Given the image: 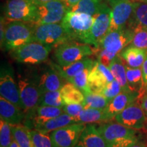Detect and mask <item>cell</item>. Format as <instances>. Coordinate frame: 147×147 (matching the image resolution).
<instances>
[{"label":"cell","instance_id":"6da1fadb","mask_svg":"<svg viewBox=\"0 0 147 147\" xmlns=\"http://www.w3.org/2000/svg\"><path fill=\"white\" fill-rule=\"evenodd\" d=\"M134 32L125 28L107 33L97 51V60L108 67L111 61L125 49L133 40Z\"/></svg>","mask_w":147,"mask_h":147},{"label":"cell","instance_id":"7a4b0ae2","mask_svg":"<svg viewBox=\"0 0 147 147\" xmlns=\"http://www.w3.org/2000/svg\"><path fill=\"white\" fill-rule=\"evenodd\" d=\"M107 145L112 147H129L140 140L138 130L117 122H108L97 127Z\"/></svg>","mask_w":147,"mask_h":147},{"label":"cell","instance_id":"3957f363","mask_svg":"<svg viewBox=\"0 0 147 147\" xmlns=\"http://www.w3.org/2000/svg\"><path fill=\"white\" fill-rule=\"evenodd\" d=\"M34 27L32 23L10 21L6 24L1 49L12 51L29 42H34Z\"/></svg>","mask_w":147,"mask_h":147},{"label":"cell","instance_id":"277c9868","mask_svg":"<svg viewBox=\"0 0 147 147\" xmlns=\"http://www.w3.org/2000/svg\"><path fill=\"white\" fill-rule=\"evenodd\" d=\"M93 20L89 14L67 11L61 24L71 40L86 44Z\"/></svg>","mask_w":147,"mask_h":147},{"label":"cell","instance_id":"5b68a950","mask_svg":"<svg viewBox=\"0 0 147 147\" xmlns=\"http://www.w3.org/2000/svg\"><path fill=\"white\" fill-rule=\"evenodd\" d=\"M17 84L25 113L38 106L41 93L32 71H18Z\"/></svg>","mask_w":147,"mask_h":147},{"label":"cell","instance_id":"8992f818","mask_svg":"<svg viewBox=\"0 0 147 147\" xmlns=\"http://www.w3.org/2000/svg\"><path fill=\"white\" fill-rule=\"evenodd\" d=\"M53 48L40 42H32L11 51L10 54L18 63L40 65L48 59Z\"/></svg>","mask_w":147,"mask_h":147},{"label":"cell","instance_id":"52a82bcc","mask_svg":"<svg viewBox=\"0 0 147 147\" xmlns=\"http://www.w3.org/2000/svg\"><path fill=\"white\" fill-rule=\"evenodd\" d=\"M93 54V50L89 45L70 40L56 47L55 57L61 66H67Z\"/></svg>","mask_w":147,"mask_h":147},{"label":"cell","instance_id":"ba28073f","mask_svg":"<svg viewBox=\"0 0 147 147\" xmlns=\"http://www.w3.org/2000/svg\"><path fill=\"white\" fill-rule=\"evenodd\" d=\"M38 5L32 0H8L4 6V17L8 21H23L34 25Z\"/></svg>","mask_w":147,"mask_h":147},{"label":"cell","instance_id":"9c48e42d","mask_svg":"<svg viewBox=\"0 0 147 147\" xmlns=\"http://www.w3.org/2000/svg\"><path fill=\"white\" fill-rule=\"evenodd\" d=\"M0 94L1 96L24 111L14 69L8 63H1L0 67Z\"/></svg>","mask_w":147,"mask_h":147},{"label":"cell","instance_id":"30bf717a","mask_svg":"<svg viewBox=\"0 0 147 147\" xmlns=\"http://www.w3.org/2000/svg\"><path fill=\"white\" fill-rule=\"evenodd\" d=\"M70 40L68 34L61 23L35 25L34 42L53 47Z\"/></svg>","mask_w":147,"mask_h":147},{"label":"cell","instance_id":"8fae6325","mask_svg":"<svg viewBox=\"0 0 147 147\" xmlns=\"http://www.w3.org/2000/svg\"><path fill=\"white\" fill-rule=\"evenodd\" d=\"M37 5V21L34 25L61 23L68 11L64 0H54Z\"/></svg>","mask_w":147,"mask_h":147},{"label":"cell","instance_id":"7c38bea8","mask_svg":"<svg viewBox=\"0 0 147 147\" xmlns=\"http://www.w3.org/2000/svg\"><path fill=\"white\" fill-rule=\"evenodd\" d=\"M93 17V23L86 44L93 46L97 49L100 47L101 42L109 30L111 8L104 2L100 11Z\"/></svg>","mask_w":147,"mask_h":147},{"label":"cell","instance_id":"4fadbf2b","mask_svg":"<svg viewBox=\"0 0 147 147\" xmlns=\"http://www.w3.org/2000/svg\"><path fill=\"white\" fill-rule=\"evenodd\" d=\"M32 71L41 95L47 91L60 90L65 84L63 79L53 67L51 62L47 65L33 69Z\"/></svg>","mask_w":147,"mask_h":147},{"label":"cell","instance_id":"5bb4252c","mask_svg":"<svg viewBox=\"0 0 147 147\" xmlns=\"http://www.w3.org/2000/svg\"><path fill=\"white\" fill-rule=\"evenodd\" d=\"M86 124L76 123L50 133L53 147H74L78 142Z\"/></svg>","mask_w":147,"mask_h":147},{"label":"cell","instance_id":"9a60e30c","mask_svg":"<svg viewBox=\"0 0 147 147\" xmlns=\"http://www.w3.org/2000/svg\"><path fill=\"white\" fill-rule=\"evenodd\" d=\"M134 3L135 1L133 0H118L111 5V18L108 32L125 28L133 14Z\"/></svg>","mask_w":147,"mask_h":147},{"label":"cell","instance_id":"2e32d148","mask_svg":"<svg viewBox=\"0 0 147 147\" xmlns=\"http://www.w3.org/2000/svg\"><path fill=\"white\" fill-rule=\"evenodd\" d=\"M137 100L116 116L114 119L116 122L136 130L144 128L147 117L141 104H140Z\"/></svg>","mask_w":147,"mask_h":147},{"label":"cell","instance_id":"e0dca14e","mask_svg":"<svg viewBox=\"0 0 147 147\" xmlns=\"http://www.w3.org/2000/svg\"><path fill=\"white\" fill-rule=\"evenodd\" d=\"M63 113H64L63 108L38 106L25 113V118L23 124L30 129H36L47 121Z\"/></svg>","mask_w":147,"mask_h":147},{"label":"cell","instance_id":"ac0fdd59","mask_svg":"<svg viewBox=\"0 0 147 147\" xmlns=\"http://www.w3.org/2000/svg\"><path fill=\"white\" fill-rule=\"evenodd\" d=\"M115 80L109 67L95 61L88 75V83L91 91L97 93L106 84Z\"/></svg>","mask_w":147,"mask_h":147},{"label":"cell","instance_id":"d6986e66","mask_svg":"<svg viewBox=\"0 0 147 147\" xmlns=\"http://www.w3.org/2000/svg\"><path fill=\"white\" fill-rule=\"evenodd\" d=\"M139 99V94L135 92H121L108 103L104 108L106 121H110L115 119L118 114L125 108Z\"/></svg>","mask_w":147,"mask_h":147},{"label":"cell","instance_id":"ffe728a7","mask_svg":"<svg viewBox=\"0 0 147 147\" xmlns=\"http://www.w3.org/2000/svg\"><path fill=\"white\" fill-rule=\"evenodd\" d=\"M0 118L11 125H16L23 123L25 118V113L21 108L1 96Z\"/></svg>","mask_w":147,"mask_h":147},{"label":"cell","instance_id":"44dd1931","mask_svg":"<svg viewBox=\"0 0 147 147\" xmlns=\"http://www.w3.org/2000/svg\"><path fill=\"white\" fill-rule=\"evenodd\" d=\"M74 147H107V144L95 125L88 123Z\"/></svg>","mask_w":147,"mask_h":147},{"label":"cell","instance_id":"7402d4cb","mask_svg":"<svg viewBox=\"0 0 147 147\" xmlns=\"http://www.w3.org/2000/svg\"><path fill=\"white\" fill-rule=\"evenodd\" d=\"M94 61H95L92 59L87 57L67 66H61L53 62H51V64L61 78L67 81L70 78L81 73L85 69L91 67Z\"/></svg>","mask_w":147,"mask_h":147},{"label":"cell","instance_id":"603a6c76","mask_svg":"<svg viewBox=\"0 0 147 147\" xmlns=\"http://www.w3.org/2000/svg\"><path fill=\"white\" fill-rule=\"evenodd\" d=\"M120 56L129 67L140 68L147 56V50L131 45L123 49L120 53Z\"/></svg>","mask_w":147,"mask_h":147},{"label":"cell","instance_id":"cb8c5ba5","mask_svg":"<svg viewBox=\"0 0 147 147\" xmlns=\"http://www.w3.org/2000/svg\"><path fill=\"white\" fill-rule=\"evenodd\" d=\"M127 80L130 91L139 94L140 97L144 96L145 89L144 79H143L142 68H132L125 65Z\"/></svg>","mask_w":147,"mask_h":147},{"label":"cell","instance_id":"d4e9b609","mask_svg":"<svg viewBox=\"0 0 147 147\" xmlns=\"http://www.w3.org/2000/svg\"><path fill=\"white\" fill-rule=\"evenodd\" d=\"M76 123H77L76 118L71 117L67 114L63 113L41 125L36 129V130L42 133L50 134L55 130Z\"/></svg>","mask_w":147,"mask_h":147},{"label":"cell","instance_id":"484cf974","mask_svg":"<svg viewBox=\"0 0 147 147\" xmlns=\"http://www.w3.org/2000/svg\"><path fill=\"white\" fill-rule=\"evenodd\" d=\"M109 69L113 74L114 78L119 82L123 92H130L129 88L128 87L127 80L126 76L125 64L123 62L122 57L118 55L112 61L108 66Z\"/></svg>","mask_w":147,"mask_h":147},{"label":"cell","instance_id":"4316f807","mask_svg":"<svg viewBox=\"0 0 147 147\" xmlns=\"http://www.w3.org/2000/svg\"><path fill=\"white\" fill-rule=\"evenodd\" d=\"M129 28H147V1H135L132 16L129 21Z\"/></svg>","mask_w":147,"mask_h":147},{"label":"cell","instance_id":"83f0119b","mask_svg":"<svg viewBox=\"0 0 147 147\" xmlns=\"http://www.w3.org/2000/svg\"><path fill=\"white\" fill-rule=\"evenodd\" d=\"M60 92L65 104H80L84 100V93L70 82L64 84Z\"/></svg>","mask_w":147,"mask_h":147},{"label":"cell","instance_id":"f1b7e54d","mask_svg":"<svg viewBox=\"0 0 147 147\" xmlns=\"http://www.w3.org/2000/svg\"><path fill=\"white\" fill-rule=\"evenodd\" d=\"M103 0H81L76 4L68 8V11L80 12L94 16L102 8Z\"/></svg>","mask_w":147,"mask_h":147},{"label":"cell","instance_id":"f546056e","mask_svg":"<svg viewBox=\"0 0 147 147\" xmlns=\"http://www.w3.org/2000/svg\"><path fill=\"white\" fill-rule=\"evenodd\" d=\"M12 138L21 147H33L31 129L23 124L11 125Z\"/></svg>","mask_w":147,"mask_h":147},{"label":"cell","instance_id":"4dcf8cb0","mask_svg":"<svg viewBox=\"0 0 147 147\" xmlns=\"http://www.w3.org/2000/svg\"><path fill=\"white\" fill-rule=\"evenodd\" d=\"M76 120L77 123L88 124L106 121V117L104 110L95 109V108H84L80 114V115L76 117Z\"/></svg>","mask_w":147,"mask_h":147},{"label":"cell","instance_id":"1f68e13d","mask_svg":"<svg viewBox=\"0 0 147 147\" xmlns=\"http://www.w3.org/2000/svg\"><path fill=\"white\" fill-rule=\"evenodd\" d=\"M84 100L82 104L84 108H95L104 110L109 102L102 94L95 92L90 91L84 93Z\"/></svg>","mask_w":147,"mask_h":147},{"label":"cell","instance_id":"d6a6232c","mask_svg":"<svg viewBox=\"0 0 147 147\" xmlns=\"http://www.w3.org/2000/svg\"><path fill=\"white\" fill-rule=\"evenodd\" d=\"M65 103L62 99L60 90L47 91L42 93L40 97L38 106H53V107L63 108Z\"/></svg>","mask_w":147,"mask_h":147},{"label":"cell","instance_id":"836d02e7","mask_svg":"<svg viewBox=\"0 0 147 147\" xmlns=\"http://www.w3.org/2000/svg\"><path fill=\"white\" fill-rule=\"evenodd\" d=\"M90 69H91V67L85 69L81 73L70 78L67 82L74 84L84 94L91 91V90L89 88V83H88V75H89Z\"/></svg>","mask_w":147,"mask_h":147},{"label":"cell","instance_id":"e575fe53","mask_svg":"<svg viewBox=\"0 0 147 147\" xmlns=\"http://www.w3.org/2000/svg\"><path fill=\"white\" fill-rule=\"evenodd\" d=\"M33 147H53L50 134H45L36 129H31Z\"/></svg>","mask_w":147,"mask_h":147},{"label":"cell","instance_id":"d590c367","mask_svg":"<svg viewBox=\"0 0 147 147\" xmlns=\"http://www.w3.org/2000/svg\"><path fill=\"white\" fill-rule=\"evenodd\" d=\"M121 92H123L122 88H121L120 84H119V82L115 79L113 81L110 82V83L106 84L105 87L101 89L97 93L102 94L110 102V101L115 98L116 96H117Z\"/></svg>","mask_w":147,"mask_h":147},{"label":"cell","instance_id":"8d00e7d4","mask_svg":"<svg viewBox=\"0 0 147 147\" xmlns=\"http://www.w3.org/2000/svg\"><path fill=\"white\" fill-rule=\"evenodd\" d=\"M134 32L131 45L147 50V28L137 27L132 29Z\"/></svg>","mask_w":147,"mask_h":147},{"label":"cell","instance_id":"74e56055","mask_svg":"<svg viewBox=\"0 0 147 147\" xmlns=\"http://www.w3.org/2000/svg\"><path fill=\"white\" fill-rule=\"evenodd\" d=\"M12 141L11 125L0 119V145L1 147H10Z\"/></svg>","mask_w":147,"mask_h":147},{"label":"cell","instance_id":"f35d334b","mask_svg":"<svg viewBox=\"0 0 147 147\" xmlns=\"http://www.w3.org/2000/svg\"><path fill=\"white\" fill-rule=\"evenodd\" d=\"M64 113L70 115L71 117L76 118L78 117L81 112L84 109L82 103L80 104H65L63 107Z\"/></svg>","mask_w":147,"mask_h":147},{"label":"cell","instance_id":"ab89813d","mask_svg":"<svg viewBox=\"0 0 147 147\" xmlns=\"http://www.w3.org/2000/svg\"><path fill=\"white\" fill-rule=\"evenodd\" d=\"M141 68H142V76H143V79H144L145 89H146V90H147V56L146 59H145L144 63H143V65Z\"/></svg>","mask_w":147,"mask_h":147},{"label":"cell","instance_id":"60d3db41","mask_svg":"<svg viewBox=\"0 0 147 147\" xmlns=\"http://www.w3.org/2000/svg\"><path fill=\"white\" fill-rule=\"evenodd\" d=\"M5 27H6V24H5V17H1V29H0V41H1V44L2 43L3 38H4L5 35Z\"/></svg>","mask_w":147,"mask_h":147},{"label":"cell","instance_id":"b9f144b4","mask_svg":"<svg viewBox=\"0 0 147 147\" xmlns=\"http://www.w3.org/2000/svg\"><path fill=\"white\" fill-rule=\"evenodd\" d=\"M141 106L143 108L145 115L147 117V93L145 94L144 96L142 97V101H141Z\"/></svg>","mask_w":147,"mask_h":147},{"label":"cell","instance_id":"7bdbcfd3","mask_svg":"<svg viewBox=\"0 0 147 147\" xmlns=\"http://www.w3.org/2000/svg\"><path fill=\"white\" fill-rule=\"evenodd\" d=\"M65 1V2L66 4H67V7L69 8H70V7L73 6L74 5L76 4L77 3L79 2L80 1H81V0H64Z\"/></svg>","mask_w":147,"mask_h":147},{"label":"cell","instance_id":"ee69618b","mask_svg":"<svg viewBox=\"0 0 147 147\" xmlns=\"http://www.w3.org/2000/svg\"><path fill=\"white\" fill-rule=\"evenodd\" d=\"M129 147H147V144L145 143L141 142L140 140L138 141L136 143H134V144H132L131 146Z\"/></svg>","mask_w":147,"mask_h":147},{"label":"cell","instance_id":"f6af8a7d","mask_svg":"<svg viewBox=\"0 0 147 147\" xmlns=\"http://www.w3.org/2000/svg\"><path fill=\"white\" fill-rule=\"evenodd\" d=\"M32 1H34V2L35 3H36V4H39V3H42L48 2V1H54V0H32Z\"/></svg>","mask_w":147,"mask_h":147},{"label":"cell","instance_id":"bcb514c9","mask_svg":"<svg viewBox=\"0 0 147 147\" xmlns=\"http://www.w3.org/2000/svg\"><path fill=\"white\" fill-rule=\"evenodd\" d=\"M10 147H21V146H20L18 144V143L16 142L13 138H12V141L10 145Z\"/></svg>","mask_w":147,"mask_h":147},{"label":"cell","instance_id":"7dc6e473","mask_svg":"<svg viewBox=\"0 0 147 147\" xmlns=\"http://www.w3.org/2000/svg\"><path fill=\"white\" fill-rule=\"evenodd\" d=\"M106 1H107L108 2L110 3V5H113L114 3L116 2V1H118V0H106Z\"/></svg>","mask_w":147,"mask_h":147},{"label":"cell","instance_id":"c3c4849f","mask_svg":"<svg viewBox=\"0 0 147 147\" xmlns=\"http://www.w3.org/2000/svg\"><path fill=\"white\" fill-rule=\"evenodd\" d=\"M134 1H147V0H133Z\"/></svg>","mask_w":147,"mask_h":147},{"label":"cell","instance_id":"681fc988","mask_svg":"<svg viewBox=\"0 0 147 147\" xmlns=\"http://www.w3.org/2000/svg\"><path fill=\"white\" fill-rule=\"evenodd\" d=\"M107 147H112V146H109V145H107Z\"/></svg>","mask_w":147,"mask_h":147},{"label":"cell","instance_id":"f907efd6","mask_svg":"<svg viewBox=\"0 0 147 147\" xmlns=\"http://www.w3.org/2000/svg\"><path fill=\"white\" fill-rule=\"evenodd\" d=\"M146 132H147V125H146Z\"/></svg>","mask_w":147,"mask_h":147}]
</instances>
